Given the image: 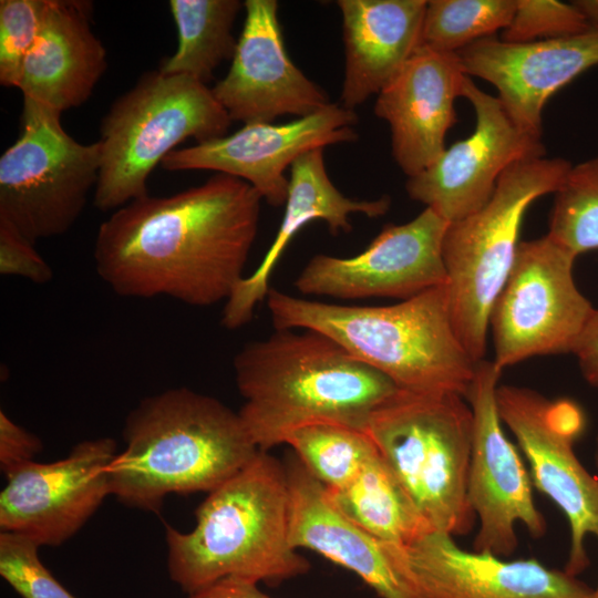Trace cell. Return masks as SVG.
<instances>
[{
	"label": "cell",
	"mask_w": 598,
	"mask_h": 598,
	"mask_svg": "<svg viewBox=\"0 0 598 598\" xmlns=\"http://www.w3.org/2000/svg\"><path fill=\"white\" fill-rule=\"evenodd\" d=\"M261 200L245 181L219 173L171 196L132 200L99 227L96 274L122 297L226 302L245 278Z\"/></svg>",
	"instance_id": "cell-1"
},
{
	"label": "cell",
	"mask_w": 598,
	"mask_h": 598,
	"mask_svg": "<svg viewBox=\"0 0 598 598\" xmlns=\"http://www.w3.org/2000/svg\"><path fill=\"white\" fill-rule=\"evenodd\" d=\"M245 402L239 416L260 451L296 430L334 423L365 431L371 415L400 389L388 377L313 330L276 329L246 343L233 360Z\"/></svg>",
	"instance_id": "cell-2"
},
{
	"label": "cell",
	"mask_w": 598,
	"mask_h": 598,
	"mask_svg": "<svg viewBox=\"0 0 598 598\" xmlns=\"http://www.w3.org/2000/svg\"><path fill=\"white\" fill-rule=\"evenodd\" d=\"M109 467L122 504L158 512L169 494L212 492L259 453L238 412L185 386L143 399L125 420Z\"/></svg>",
	"instance_id": "cell-3"
},
{
	"label": "cell",
	"mask_w": 598,
	"mask_h": 598,
	"mask_svg": "<svg viewBox=\"0 0 598 598\" xmlns=\"http://www.w3.org/2000/svg\"><path fill=\"white\" fill-rule=\"evenodd\" d=\"M275 329L318 331L400 390L465 398L476 363L454 329L446 286L391 306H342L270 288Z\"/></svg>",
	"instance_id": "cell-4"
},
{
	"label": "cell",
	"mask_w": 598,
	"mask_h": 598,
	"mask_svg": "<svg viewBox=\"0 0 598 598\" xmlns=\"http://www.w3.org/2000/svg\"><path fill=\"white\" fill-rule=\"evenodd\" d=\"M285 464L268 452L209 492L188 533L166 527L169 577L188 595L228 576L280 582L309 561L289 540Z\"/></svg>",
	"instance_id": "cell-5"
},
{
	"label": "cell",
	"mask_w": 598,
	"mask_h": 598,
	"mask_svg": "<svg viewBox=\"0 0 598 598\" xmlns=\"http://www.w3.org/2000/svg\"><path fill=\"white\" fill-rule=\"evenodd\" d=\"M473 415L457 393L399 390L370 417L365 432L433 530L473 528L467 497Z\"/></svg>",
	"instance_id": "cell-6"
},
{
	"label": "cell",
	"mask_w": 598,
	"mask_h": 598,
	"mask_svg": "<svg viewBox=\"0 0 598 598\" xmlns=\"http://www.w3.org/2000/svg\"><path fill=\"white\" fill-rule=\"evenodd\" d=\"M230 123L207 84L159 70L143 74L101 121L95 207L114 212L148 195L152 171L178 144L225 136Z\"/></svg>",
	"instance_id": "cell-7"
},
{
	"label": "cell",
	"mask_w": 598,
	"mask_h": 598,
	"mask_svg": "<svg viewBox=\"0 0 598 598\" xmlns=\"http://www.w3.org/2000/svg\"><path fill=\"white\" fill-rule=\"evenodd\" d=\"M571 165L546 156L517 162L480 210L447 226L442 255L451 319L475 362L486 351L489 315L514 265L524 215L537 198L558 189Z\"/></svg>",
	"instance_id": "cell-8"
},
{
	"label": "cell",
	"mask_w": 598,
	"mask_h": 598,
	"mask_svg": "<svg viewBox=\"0 0 598 598\" xmlns=\"http://www.w3.org/2000/svg\"><path fill=\"white\" fill-rule=\"evenodd\" d=\"M100 164L97 141L80 143L60 113L23 97L19 136L0 157V224L34 245L65 234L96 187Z\"/></svg>",
	"instance_id": "cell-9"
},
{
	"label": "cell",
	"mask_w": 598,
	"mask_h": 598,
	"mask_svg": "<svg viewBox=\"0 0 598 598\" xmlns=\"http://www.w3.org/2000/svg\"><path fill=\"white\" fill-rule=\"evenodd\" d=\"M576 256L548 234L520 241L489 315L494 363L573 352L594 307L574 279Z\"/></svg>",
	"instance_id": "cell-10"
},
{
	"label": "cell",
	"mask_w": 598,
	"mask_h": 598,
	"mask_svg": "<svg viewBox=\"0 0 598 598\" xmlns=\"http://www.w3.org/2000/svg\"><path fill=\"white\" fill-rule=\"evenodd\" d=\"M496 399L503 424L514 434L530 465L533 484L569 523L565 570L577 576L589 565L586 538L598 537V480L574 451L585 427L584 412L574 401L549 400L524 386L498 385Z\"/></svg>",
	"instance_id": "cell-11"
},
{
	"label": "cell",
	"mask_w": 598,
	"mask_h": 598,
	"mask_svg": "<svg viewBox=\"0 0 598 598\" xmlns=\"http://www.w3.org/2000/svg\"><path fill=\"white\" fill-rule=\"evenodd\" d=\"M502 371L482 359L465 394L473 415L467 497L480 522L474 550L508 557L517 547L518 523L539 538L546 522L535 505L532 478L503 430L496 399Z\"/></svg>",
	"instance_id": "cell-12"
},
{
	"label": "cell",
	"mask_w": 598,
	"mask_h": 598,
	"mask_svg": "<svg viewBox=\"0 0 598 598\" xmlns=\"http://www.w3.org/2000/svg\"><path fill=\"white\" fill-rule=\"evenodd\" d=\"M462 97L475 114L470 136L457 141L427 168L408 177L409 197L448 223L480 210L492 197L502 174L513 164L546 154L542 137L520 130L493 96L466 76Z\"/></svg>",
	"instance_id": "cell-13"
},
{
	"label": "cell",
	"mask_w": 598,
	"mask_h": 598,
	"mask_svg": "<svg viewBox=\"0 0 598 598\" xmlns=\"http://www.w3.org/2000/svg\"><path fill=\"white\" fill-rule=\"evenodd\" d=\"M448 224L426 207L405 224L385 225L357 256L315 255L295 280V287L308 296L405 300L444 286L447 277L442 245Z\"/></svg>",
	"instance_id": "cell-14"
},
{
	"label": "cell",
	"mask_w": 598,
	"mask_h": 598,
	"mask_svg": "<svg viewBox=\"0 0 598 598\" xmlns=\"http://www.w3.org/2000/svg\"><path fill=\"white\" fill-rule=\"evenodd\" d=\"M110 437L79 442L52 463L25 462L4 474L0 528L39 546L71 538L111 494L109 467L116 456Z\"/></svg>",
	"instance_id": "cell-15"
},
{
	"label": "cell",
	"mask_w": 598,
	"mask_h": 598,
	"mask_svg": "<svg viewBox=\"0 0 598 598\" xmlns=\"http://www.w3.org/2000/svg\"><path fill=\"white\" fill-rule=\"evenodd\" d=\"M358 121L354 110L331 103L285 124L246 123L233 134L176 148L161 166L168 172L206 169L237 177L278 207L288 195L285 171L309 151L355 141Z\"/></svg>",
	"instance_id": "cell-16"
},
{
	"label": "cell",
	"mask_w": 598,
	"mask_h": 598,
	"mask_svg": "<svg viewBox=\"0 0 598 598\" xmlns=\"http://www.w3.org/2000/svg\"><path fill=\"white\" fill-rule=\"evenodd\" d=\"M385 546L420 598H598L566 570L535 558L504 560L487 551H467L437 530L408 545Z\"/></svg>",
	"instance_id": "cell-17"
},
{
	"label": "cell",
	"mask_w": 598,
	"mask_h": 598,
	"mask_svg": "<svg viewBox=\"0 0 598 598\" xmlns=\"http://www.w3.org/2000/svg\"><path fill=\"white\" fill-rule=\"evenodd\" d=\"M246 19L228 73L212 91L231 121L305 117L332 102L289 58L276 0H246Z\"/></svg>",
	"instance_id": "cell-18"
},
{
	"label": "cell",
	"mask_w": 598,
	"mask_h": 598,
	"mask_svg": "<svg viewBox=\"0 0 598 598\" xmlns=\"http://www.w3.org/2000/svg\"><path fill=\"white\" fill-rule=\"evenodd\" d=\"M456 54L467 76L497 90V99L520 130L542 137L547 101L598 65V25L575 35L525 43L488 37Z\"/></svg>",
	"instance_id": "cell-19"
},
{
	"label": "cell",
	"mask_w": 598,
	"mask_h": 598,
	"mask_svg": "<svg viewBox=\"0 0 598 598\" xmlns=\"http://www.w3.org/2000/svg\"><path fill=\"white\" fill-rule=\"evenodd\" d=\"M466 76L456 53L420 45L378 94L374 114L389 124L392 156L408 177L427 168L445 150Z\"/></svg>",
	"instance_id": "cell-20"
},
{
	"label": "cell",
	"mask_w": 598,
	"mask_h": 598,
	"mask_svg": "<svg viewBox=\"0 0 598 598\" xmlns=\"http://www.w3.org/2000/svg\"><path fill=\"white\" fill-rule=\"evenodd\" d=\"M289 540L353 571L381 598H420L394 566L385 543L346 516L297 456L285 463Z\"/></svg>",
	"instance_id": "cell-21"
},
{
	"label": "cell",
	"mask_w": 598,
	"mask_h": 598,
	"mask_svg": "<svg viewBox=\"0 0 598 598\" xmlns=\"http://www.w3.org/2000/svg\"><path fill=\"white\" fill-rule=\"evenodd\" d=\"M93 3L49 0L40 34L18 87L60 114L85 103L107 68L106 50L91 28Z\"/></svg>",
	"instance_id": "cell-22"
},
{
	"label": "cell",
	"mask_w": 598,
	"mask_h": 598,
	"mask_svg": "<svg viewBox=\"0 0 598 598\" xmlns=\"http://www.w3.org/2000/svg\"><path fill=\"white\" fill-rule=\"evenodd\" d=\"M388 196L355 199L344 196L331 182L326 169L323 148L309 151L290 166L285 213L274 241L257 269L245 277L225 302L221 324L237 329L247 324L256 306L266 299L269 280L278 260L292 237L311 220H323L332 235L349 233L352 214L369 218L384 215L390 208Z\"/></svg>",
	"instance_id": "cell-23"
},
{
	"label": "cell",
	"mask_w": 598,
	"mask_h": 598,
	"mask_svg": "<svg viewBox=\"0 0 598 598\" xmlns=\"http://www.w3.org/2000/svg\"><path fill=\"white\" fill-rule=\"evenodd\" d=\"M425 0H339L346 54L340 104L379 94L422 44Z\"/></svg>",
	"instance_id": "cell-24"
},
{
	"label": "cell",
	"mask_w": 598,
	"mask_h": 598,
	"mask_svg": "<svg viewBox=\"0 0 598 598\" xmlns=\"http://www.w3.org/2000/svg\"><path fill=\"white\" fill-rule=\"evenodd\" d=\"M327 491L346 516L383 543L403 546L433 530L379 452L346 486Z\"/></svg>",
	"instance_id": "cell-25"
},
{
	"label": "cell",
	"mask_w": 598,
	"mask_h": 598,
	"mask_svg": "<svg viewBox=\"0 0 598 598\" xmlns=\"http://www.w3.org/2000/svg\"><path fill=\"white\" fill-rule=\"evenodd\" d=\"M168 3L178 44L171 56L163 59L158 70L207 84L215 70L235 54L238 40L233 35V25L244 3L239 0H171Z\"/></svg>",
	"instance_id": "cell-26"
},
{
	"label": "cell",
	"mask_w": 598,
	"mask_h": 598,
	"mask_svg": "<svg viewBox=\"0 0 598 598\" xmlns=\"http://www.w3.org/2000/svg\"><path fill=\"white\" fill-rule=\"evenodd\" d=\"M285 444L328 489H339L350 483L378 452L365 431L334 423L300 427Z\"/></svg>",
	"instance_id": "cell-27"
},
{
	"label": "cell",
	"mask_w": 598,
	"mask_h": 598,
	"mask_svg": "<svg viewBox=\"0 0 598 598\" xmlns=\"http://www.w3.org/2000/svg\"><path fill=\"white\" fill-rule=\"evenodd\" d=\"M516 0H431L422 25L421 45L457 53L470 44L504 30Z\"/></svg>",
	"instance_id": "cell-28"
},
{
	"label": "cell",
	"mask_w": 598,
	"mask_h": 598,
	"mask_svg": "<svg viewBox=\"0 0 598 598\" xmlns=\"http://www.w3.org/2000/svg\"><path fill=\"white\" fill-rule=\"evenodd\" d=\"M554 194L548 235L576 257L598 249V155L571 165Z\"/></svg>",
	"instance_id": "cell-29"
},
{
	"label": "cell",
	"mask_w": 598,
	"mask_h": 598,
	"mask_svg": "<svg viewBox=\"0 0 598 598\" xmlns=\"http://www.w3.org/2000/svg\"><path fill=\"white\" fill-rule=\"evenodd\" d=\"M49 0L0 1V83L18 87L24 60L35 43Z\"/></svg>",
	"instance_id": "cell-30"
},
{
	"label": "cell",
	"mask_w": 598,
	"mask_h": 598,
	"mask_svg": "<svg viewBox=\"0 0 598 598\" xmlns=\"http://www.w3.org/2000/svg\"><path fill=\"white\" fill-rule=\"evenodd\" d=\"M39 548L23 535L1 532V577L22 598H76L42 564Z\"/></svg>",
	"instance_id": "cell-31"
},
{
	"label": "cell",
	"mask_w": 598,
	"mask_h": 598,
	"mask_svg": "<svg viewBox=\"0 0 598 598\" xmlns=\"http://www.w3.org/2000/svg\"><path fill=\"white\" fill-rule=\"evenodd\" d=\"M591 24L571 3L555 0H516L514 16L503 30L501 39L525 43L575 35Z\"/></svg>",
	"instance_id": "cell-32"
},
{
	"label": "cell",
	"mask_w": 598,
	"mask_h": 598,
	"mask_svg": "<svg viewBox=\"0 0 598 598\" xmlns=\"http://www.w3.org/2000/svg\"><path fill=\"white\" fill-rule=\"evenodd\" d=\"M0 274L22 277L37 285L48 283L53 277L52 268L34 244L4 224H0Z\"/></svg>",
	"instance_id": "cell-33"
},
{
	"label": "cell",
	"mask_w": 598,
	"mask_h": 598,
	"mask_svg": "<svg viewBox=\"0 0 598 598\" xmlns=\"http://www.w3.org/2000/svg\"><path fill=\"white\" fill-rule=\"evenodd\" d=\"M42 443L38 436L13 422L0 411V467L3 474L41 452Z\"/></svg>",
	"instance_id": "cell-34"
},
{
	"label": "cell",
	"mask_w": 598,
	"mask_h": 598,
	"mask_svg": "<svg viewBox=\"0 0 598 598\" xmlns=\"http://www.w3.org/2000/svg\"><path fill=\"white\" fill-rule=\"evenodd\" d=\"M571 353L584 379L598 389V309H594Z\"/></svg>",
	"instance_id": "cell-35"
},
{
	"label": "cell",
	"mask_w": 598,
	"mask_h": 598,
	"mask_svg": "<svg viewBox=\"0 0 598 598\" xmlns=\"http://www.w3.org/2000/svg\"><path fill=\"white\" fill-rule=\"evenodd\" d=\"M189 598H271L258 588V582L237 576L221 578L193 594Z\"/></svg>",
	"instance_id": "cell-36"
},
{
	"label": "cell",
	"mask_w": 598,
	"mask_h": 598,
	"mask_svg": "<svg viewBox=\"0 0 598 598\" xmlns=\"http://www.w3.org/2000/svg\"><path fill=\"white\" fill-rule=\"evenodd\" d=\"M573 2L591 25H598V0H576Z\"/></svg>",
	"instance_id": "cell-37"
},
{
	"label": "cell",
	"mask_w": 598,
	"mask_h": 598,
	"mask_svg": "<svg viewBox=\"0 0 598 598\" xmlns=\"http://www.w3.org/2000/svg\"><path fill=\"white\" fill-rule=\"evenodd\" d=\"M596 463H597V470H598V436H597V447H596Z\"/></svg>",
	"instance_id": "cell-38"
},
{
	"label": "cell",
	"mask_w": 598,
	"mask_h": 598,
	"mask_svg": "<svg viewBox=\"0 0 598 598\" xmlns=\"http://www.w3.org/2000/svg\"><path fill=\"white\" fill-rule=\"evenodd\" d=\"M595 590H596V592H597V595H598V586L595 588Z\"/></svg>",
	"instance_id": "cell-39"
}]
</instances>
